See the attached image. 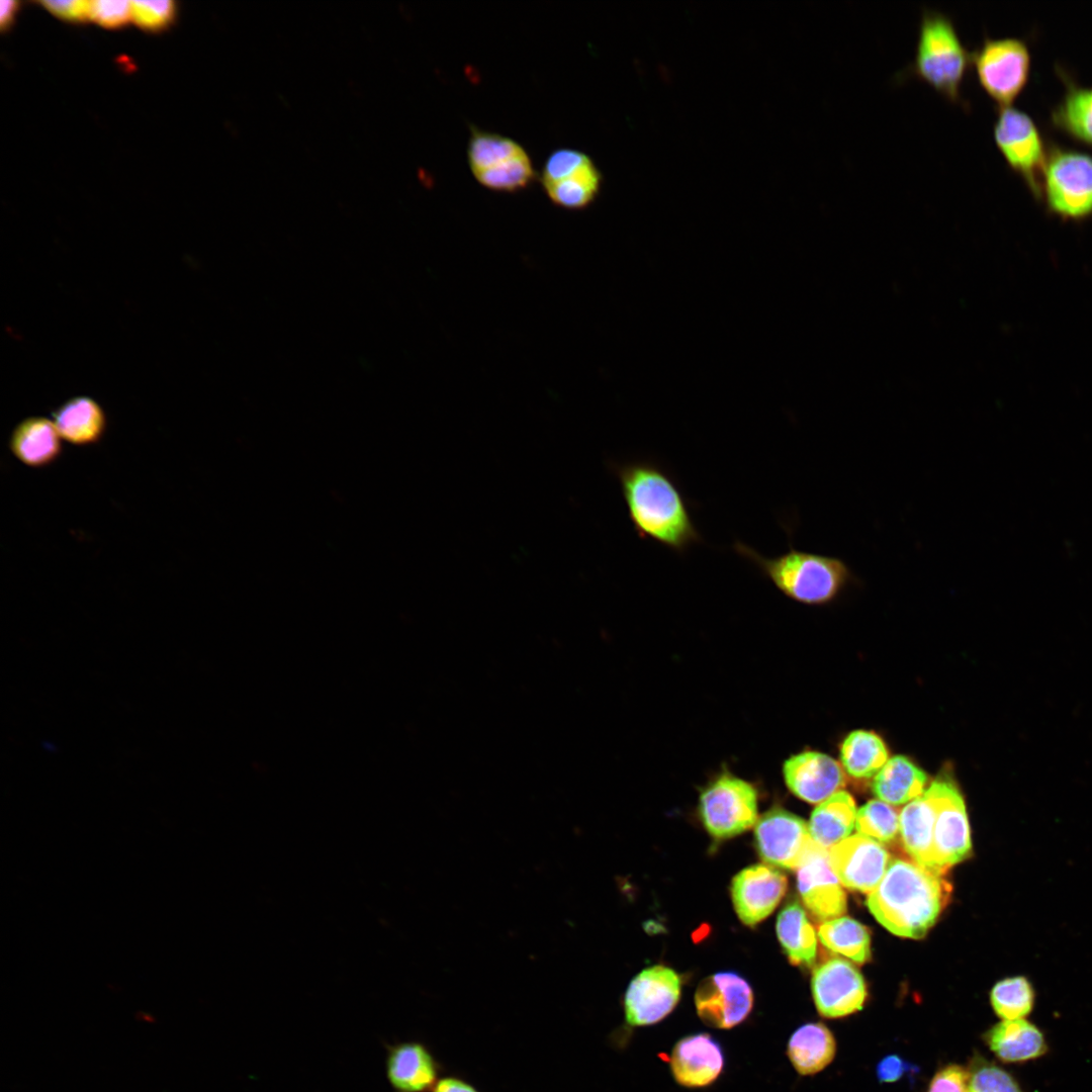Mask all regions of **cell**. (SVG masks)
<instances>
[{"instance_id":"3957f363","label":"cell","mask_w":1092,"mask_h":1092,"mask_svg":"<svg viewBox=\"0 0 1092 1092\" xmlns=\"http://www.w3.org/2000/svg\"><path fill=\"white\" fill-rule=\"evenodd\" d=\"M733 550L752 563L787 598L809 606L832 603L843 592L860 582L845 560L837 556L789 549L767 557L751 546L736 541Z\"/></svg>"},{"instance_id":"44dd1931","label":"cell","mask_w":1092,"mask_h":1092,"mask_svg":"<svg viewBox=\"0 0 1092 1092\" xmlns=\"http://www.w3.org/2000/svg\"><path fill=\"white\" fill-rule=\"evenodd\" d=\"M61 439L53 420L31 416L14 427L9 438V449L21 463L39 468L60 457Z\"/></svg>"},{"instance_id":"603a6c76","label":"cell","mask_w":1092,"mask_h":1092,"mask_svg":"<svg viewBox=\"0 0 1092 1092\" xmlns=\"http://www.w3.org/2000/svg\"><path fill=\"white\" fill-rule=\"evenodd\" d=\"M52 417L61 438L76 446L96 444L106 431L105 412L90 396L69 398L52 413Z\"/></svg>"},{"instance_id":"30bf717a","label":"cell","mask_w":1092,"mask_h":1092,"mask_svg":"<svg viewBox=\"0 0 1092 1092\" xmlns=\"http://www.w3.org/2000/svg\"><path fill=\"white\" fill-rule=\"evenodd\" d=\"M814 842L806 821L780 807L763 813L754 827L757 852L770 866L798 870Z\"/></svg>"},{"instance_id":"d4e9b609","label":"cell","mask_w":1092,"mask_h":1092,"mask_svg":"<svg viewBox=\"0 0 1092 1092\" xmlns=\"http://www.w3.org/2000/svg\"><path fill=\"white\" fill-rule=\"evenodd\" d=\"M856 814L852 796L844 791L836 792L812 812L808 824L812 839L829 849L850 836L855 828Z\"/></svg>"},{"instance_id":"d6986e66","label":"cell","mask_w":1092,"mask_h":1092,"mask_svg":"<svg viewBox=\"0 0 1092 1092\" xmlns=\"http://www.w3.org/2000/svg\"><path fill=\"white\" fill-rule=\"evenodd\" d=\"M385 1071L395 1092H431L442 1066L425 1043L411 1040L388 1048Z\"/></svg>"},{"instance_id":"7bdbcfd3","label":"cell","mask_w":1092,"mask_h":1092,"mask_svg":"<svg viewBox=\"0 0 1092 1092\" xmlns=\"http://www.w3.org/2000/svg\"><path fill=\"white\" fill-rule=\"evenodd\" d=\"M431 1092H480L467 1080L449 1075L439 1079Z\"/></svg>"},{"instance_id":"f35d334b","label":"cell","mask_w":1092,"mask_h":1092,"mask_svg":"<svg viewBox=\"0 0 1092 1092\" xmlns=\"http://www.w3.org/2000/svg\"><path fill=\"white\" fill-rule=\"evenodd\" d=\"M130 18L131 3L128 1H90L89 19L104 27H120L127 23Z\"/></svg>"},{"instance_id":"ffe728a7","label":"cell","mask_w":1092,"mask_h":1092,"mask_svg":"<svg viewBox=\"0 0 1092 1092\" xmlns=\"http://www.w3.org/2000/svg\"><path fill=\"white\" fill-rule=\"evenodd\" d=\"M989 1050L1003 1063L1021 1064L1043 1057L1049 1044L1042 1030L1027 1020H1000L983 1034Z\"/></svg>"},{"instance_id":"83f0119b","label":"cell","mask_w":1092,"mask_h":1092,"mask_svg":"<svg viewBox=\"0 0 1092 1092\" xmlns=\"http://www.w3.org/2000/svg\"><path fill=\"white\" fill-rule=\"evenodd\" d=\"M1054 125L1067 135L1092 146V86L1066 83V90L1052 111Z\"/></svg>"},{"instance_id":"d590c367","label":"cell","mask_w":1092,"mask_h":1092,"mask_svg":"<svg viewBox=\"0 0 1092 1092\" xmlns=\"http://www.w3.org/2000/svg\"><path fill=\"white\" fill-rule=\"evenodd\" d=\"M969 1073L968 1092H1023L1011 1073L980 1055L972 1059Z\"/></svg>"},{"instance_id":"e575fe53","label":"cell","mask_w":1092,"mask_h":1092,"mask_svg":"<svg viewBox=\"0 0 1092 1092\" xmlns=\"http://www.w3.org/2000/svg\"><path fill=\"white\" fill-rule=\"evenodd\" d=\"M486 188L514 192L527 187L535 178V171L525 152L499 165L473 174Z\"/></svg>"},{"instance_id":"7c38bea8","label":"cell","mask_w":1092,"mask_h":1092,"mask_svg":"<svg viewBox=\"0 0 1092 1092\" xmlns=\"http://www.w3.org/2000/svg\"><path fill=\"white\" fill-rule=\"evenodd\" d=\"M754 995L749 983L731 972L711 975L700 982L695 1006L700 1019L717 1029H730L751 1013Z\"/></svg>"},{"instance_id":"52a82bcc","label":"cell","mask_w":1092,"mask_h":1092,"mask_svg":"<svg viewBox=\"0 0 1092 1092\" xmlns=\"http://www.w3.org/2000/svg\"><path fill=\"white\" fill-rule=\"evenodd\" d=\"M755 787L730 772L708 784L699 798V815L707 832L723 840L739 835L758 820Z\"/></svg>"},{"instance_id":"8d00e7d4","label":"cell","mask_w":1092,"mask_h":1092,"mask_svg":"<svg viewBox=\"0 0 1092 1092\" xmlns=\"http://www.w3.org/2000/svg\"><path fill=\"white\" fill-rule=\"evenodd\" d=\"M131 19L147 30H160L173 20L176 5L173 1H131Z\"/></svg>"},{"instance_id":"74e56055","label":"cell","mask_w":1092,"mask_h":1092,"mask_svg":"<svg viewBox=\"0 0 1092 1092\" xmlns=\"http://www.w3.org/2000/svg\"><path fill=\"white\" fill-rule=\"evenodd\" d=\"M592 159L576 150L560 149L553 152L546 160L541 181L543 186L557 182L577 171Z\"/></svg>"},{"instance_id":"5b68a950","label":"cell","mask_w":1092,"mask_h":1092,"mask_svg":"<svg viewBox=\"0 0 1092 1092\" xmlns=\"http://www.w3.org/2000/svg\"><path fill=\"white\" fill-rule=\"evenodd\" d=\"M1048 209L1066 220L1092 215V154L1052 147L1040 181V194Z\"/></svg>"},{"instance_id":"4fadbf2b","label":"cell","mask_w":1092,"mask_h":1092,"mask_svg":"<svg viewBox=\"0 0 1092 1092\" xmlns=\"http://www.w3.org/2000/svg\"><path fill=\"white\" fill-rule=\"evenodd\" d=\"M811 991L818 1013L828 1019L843 1018L861 1010L868 997L862 975L851 963L839 958L815 968Z\"/></svg>"},{"instance_id":"4316f807","label":"cell","mask_w":1092,"mask_h":1092,"mask_svg":"<svg viewBox=\"0 0 1092 1092\" xmlns=\"http://www.w3.org/2000/svg\"><path fill=\"white\" fill-rule=\"evenodd\" d=\"M777 935L793 965L811 967L817 953V936L804 908L797 902L787 904L779 913Z\"/></svg>"},{"instance_id":"277c9868","label":"cell","mask_w":1092,"mask_h":1092,"mask_svg":"<svg viewBox=\"0 0 1092 1092\" xmlns=\"http://www.w3.org/2000/svg\"><path fill=\"white\" fill-rule=\"evenodd\" d=\"M971 57L952 19L941 11L924 8L914 58L907 72L948 101L965 105L962 86Z\"/></svg>"},{"instance_id":"d6a6232c","label":"cell","mask_w":1092,"mask_h":1092,"mask_svg":"<svg viewBox=\"0 0 1092 1092\" xmlns=\"http://www.w3.org/2000/svg\"><path fill=\"white\" fill-rule=\"evenodd\" d=\"M526 151L514 140L499 134L472 129L468 146V161L472 173H477Z\"/></svg>"},{"instance_id":"7402d4cb","label":"cell","mask_w":1092,"mask_h":1092,"mask_svg":"<svg viewBox=\"0 0 1092 1092\" xmlns=\"http://www.w3.org/2000/svg\"><path fill=\"white\" fill-rule=\"evenodd\" d=\"M933 826L934 810L925 793L907 803L900 813V836L909 856L920 867L942 876L935 860Z\"/></svg>"},{"instance_id":"1f68e13d","label":"cell","mask_w":1092,"mask_h":1092,"mask_svg":"<svg viewBox=\"0 0 1092 1092\" xmlns=\"http://www.w3.org/2000/svg\"><path fill=\"white\" fill-rule=\"evenodd\" d=\"M1035 997L1032 983L1024 976L1002 979L990 991L991 1006L1001 1020L1026 1018L1034 1008Z\"/></svg>"},{"instance_id":"b9f144b4","label":"cell","mask_w":1092,"mask_h":1092,"mask_svg":"<svg viewBox=\"0 0 1092 1092\" xmlns=\"http://www.w3.org/2000/svg\"><path fill=\"white\" fill-rule=\"evenodd\" d=\"M913 1070V1065L898 1055H888L876 1066V1076L880 1083H894Z\"/></svg>"},{"instance_id":"9c48e42d","label":"cell","mask_w":1092,"mask_h":1092,"mask_svg":"<svg viewBox=\"0 0 1092 1092\" xmlns=\"http://www.w3.org/2000/svg\"><path fill=\"white\" fill-rule=\"evenodd\" d=\"M934 810L933 844L937 867L943 875L972 851L965 801L953 781L944 776L924 791Z\"/></svg>"},{"instance_id":"5bb4252c","label":"cell","mask_w":1092,"mask_h":1092,"mask_svg":"<svg viewBox=\"0 0 1092 1092\" xmlns=\"http://www.w3.org/2000/svg\"><path fill=\"white\" fill-rule=\"evenodd\" d=\"M829 862L840 884L870 894L882 881L891 857L881 842L860 833L828 849Z\"/></svg>"},{"instance_id":"ac0fdd59","label":"cell","mask_w":1092,"mask_h":1092,"mask_svg":"<svg viewBox=\"0 0 1092 1092\" xmlns=\"http://www.w3.org/2000/svg\"><path fill=\"white\" fill-rule=\"evenodd\" d=\"M669 1066L675 1082L687 1088L714 1083L724 1068L720 1043L707 1032L686 1035L672 1048Z\"/></svg>"},{"instance_id":"f1b7e54d","label":"cell","mask_w":1092,"mask_h":1092,"mask_svg":"<svg viewBox=\"0 0 1092 1092\" xmlns=\"http://www.w3.org/2000/svg\"><path fill=\"white\" fill-rule=\"evenodd\" d=\"M889 759L882 738L872 731L849 733L840 747L842 768L852 778L870 779L876 776Z\"/></svg>"},{"instance_id":"4dcf8cb0","label":"cell","mask_w":1092,"mask_h":1092,"mask_svg":"<svg viewBox=\"0 0 1092 1092\" xmlns=\"http://www.w3.org/2000/svg\"><path fill=\"white\" fill-rule=\"evenodd\" d=\"M602 176L593 161L573 174L543 186L553 203L567 209H581L594 201L600 191Z\"/></svg>"},{"instance_id":"cb8c5ba5","label":"cell","mask_w":1092,"mask_h":1092,"mask_svg":"<svg viewBox=\"0 0 1092 1092\" xmlns=\"http://www.w3.org/2000/svg\"><path fill=\"white\" fill-rule=\"evenodd\" d=\"M836 1040L821 1022L799 1026L790 1036L787 1056L798 1074L812 1076L824 1070L834 1059Z\"/></svg>"},{"instance_id":"9a60e30c","label":"cell","mask_w":1092,"mask_h":1092,"mask_svg":"<svg viewBox=\"0 0 1092 1092\" xmlns=\"http://www.w3.org/2000/svg\"><path fill=\"white\" fill-rule=\"evenodd\" d=\"M787 887V877L774 867L753 864L743 869L730 887L738 918L747 926H755L774 912Z\"/></svg>"},{"instance_id":"8992f818","label":"cell","mask_w":1092,"mask_h":1092,"mask_svg":"<svg viewBox=\"0 0 1092 1092\" xmlns=\"http://www.w3.org/2000/svg\"><path fill=\"white\" fill-rule=\"evenodd\" d=\"M978 82L998 107L1011 106L1025 88L1031 66L1026 42L1017 37L985 36L972 52Z\"/></svg>"},{"instance_id":"8fae6325","label":"cell","mask_w":1092,"mask_h":1092,"mask_svg":"<svg viewBox=\"0 0 1092 1092\" xmlns=\"http://www.w3.org/2000/svg\"><path fill=\"white\" fill-rule=\"evenodd\" d=\"M681 994V979L672 969L652 966L636 975L624 995V1014L632 1027L655 1024L669 1015Z\"/></svg>"},{"instance_id":"ab89813d","label":"cell","mask_w":1092,"mask_h":1092,"mask_svg":"<svg viewBox=\"0 0 1092 1092\" xmlns=\"http://www.w3.org/2000/svg\"><path fill=\"white\" fill-rule=\"evenodd\" d=\"M969 1079L967 1067L947 1064L934 1073L925 1092H968Z\"/></svg>"},{"instance_id":"ee69618b","label":"cell","mask_w":1092,"mask_h":1092,"mask_svg":"<svg viewBox=\"0 0 1092 1092\" xmlns=\"http://www.w3.org/2000/svg\"><path fill=\"white\" fill-rule=\"evenodd\" d=\"M19 3L16 1H1L0 3V25L2 30H6L13 23L18 10Z\"/></svg>"},{"instance_id":"ba28073f","label":"cell","mask_w":1092,"mask_h":1092,"mask_svg":"<svg viewBox=\"0 0 1092 1092\" xmlns=\"http://www.w3.org/2000/svg\"><path fill=\"white\" fill-rule=\"evenodd\" d=\"M993 135L1010 169L1039 197L1048 150L1034 120L1012 105L998 107Z\"/></svg>"},{"instance_id":"7a4b0ae2","label":"cell","mask_w":1092,"mask_h":1092,"mask_svg":"<svg viewBox=\"0 0 1092 1092\" xmlns=\"http://www.w3.org/2000/svg\"><path fill=\"white\" fill-rule=\"evenodd\" d=\"M950 888L913 860L891 859L867 906L877 921L895 935L920 938L932 927L946 904Z\"/></svg>"},{"instance_id":"e0dca14e","label":"cell","mask_w":1092,"mask_h":1092,"mask_svg":"<svg viewBox=\"0 0 1092 1092\" xmlns=\"http://www.w3.org/2000/svg\"><path fill=\"white\" fill-rule=\"evenodd\" d=\"M783 776L788 789L811 804L825 801L845 785L842 766L829 755L812 750L789 757Z\"/></svg>"},{"instance_id":"836d02e7","label":"cell","mask_w":1092,"mask_h":1092,"mask_svg":"<svg viewBox=\"0 0 1092 1092\" xmlns=\"http://www.w3.org/2000/svg\"><path fill=\"white\" fill-rule=\"evenodd\" d=\"M855 829L879 842H892L900 834V814L893 805L871 800L857 811Z\"/></svg>"},{"instance_id":"484cf974","label":"cell","mask_w":1092,"mask_h":1092,"mask_svg":"<svg viewBox=\"0 0 1092 1092\" xmlns=\"http://www.w3.org/2000/svg\"><path fill=\"white\" fill-rule=\"evenodd\" d=\"M927 784L926 774L903 755L888 759L875 776L873 792L890 805L906 804L921 796Z\"/></svg>"},{"instance_id":"60d3db41","label":"cell","mask_w":1092,"mask_h":1092,"mask_svg":"<svg viewBox=\"0 0 1092 1092\" xmlns=\"http://www.w3.org/2000/svg\"><path fill=\"white\" fill-rule=\"evenodd\" d=\"M48 11L59 18L68 21H84L89 19L90 1L83 0H57L39 2Z\"/></svg>"},{"instance_id":"f546056e","label":"cell","mask_w":1092,"mask_h":1092,"mask_svg":"<svg viewBox=\"0 0 1092 1092\" xmlns=\"http://www.w3.org/2000/svg\"><path fill=\"white\" fill-rule=\"evenodd\" d=\"M821 943L833 952L862 964L871 958V937L864 925L849 917L824 921L818 928Z\"/></svg>"},{"instance_id":"6da1fadb","label":"cell","mask_w":1092,"mask_h":1092,"mask_svg":"<svg viewBox=\"0 0 1092 1092\" xmlns=\"http://www.w3.org/2000/svg\"><path fill=\"white\" fill-rule=\"evenodd\" d=\"M629 520L641 539L654 541L677 554L703 541L687 498L673 477L659 464L637 460L612 465Z\"/></svg>"},{"instance_id":"2e32d148","label":"cell","mask_w":1092,"mask_h":1092,"mask_svg":"<svg viewBox=\"0 0 1092 1092\" xmlns=\"http://www.w3.org/2000/svg\"><path fill=\"white\" fill-rule=\"evenodd\" d=\"M797 886L804 905L819 920L845 913L846 895L831 869L828 849L816 842L797 870Z\"/></svg>"}]
</instances>
